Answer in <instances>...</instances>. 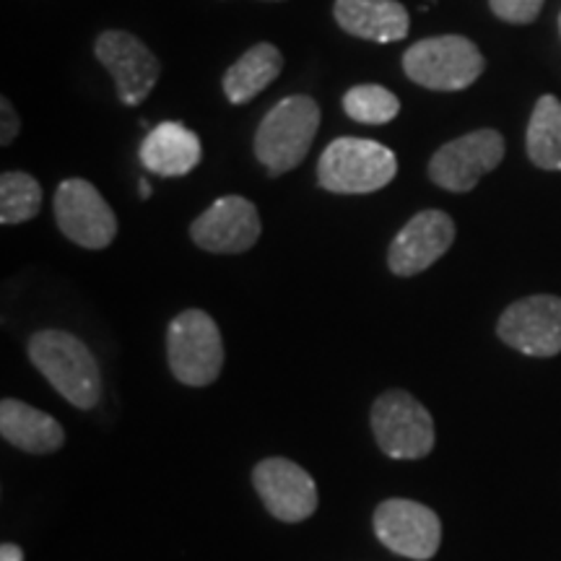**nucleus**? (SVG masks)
<instances>
[{
  "instance_id": "obj_8",
  "label": "nucleus",
  "mask_w": 561,
  "mask_h": 561,
  "mask_svg": "<svg viewBox=\"0 0 561 561\" xmlns=\"http://www.w3.org/2000/svg\"><path fill=\"white\" fill-rule=\"evenodd\" d=\"M504 159L502 133L483 128L466 133L434 151L430 161V180L442 191L471 193L483 174L494 172Z\"/></svg>"
},
{
  "instance_id": "obj_16",
  "label": "nucleus",
  "mask_w": 561,
  "mask_h": 561,
  "mask_svg": "<svg viewBox=\"0 0 561 561\" xmlns=\"http://www.w3.org/2000/svg\"><path fill=\"white\" fill-rule=\"evenodd\" d=\"M201 138L182 123L167 121L149 130L138 149V159L146 170L159 178H182L201 164Z\"/></svg>"
},
{
  "instance_id": "obj_26",
  "label": "nucleus",
  "mask_w": 561,
  "mask_h": 561,
  "mask_svg": "<svg viewBox=\"0 0 561 561\" xmlns=\"http://www.w3.org/2000/svg\"><path fill=\"white\" fill-rule=\"evenodd\" d=\"M559 34H561V16H559Z\"/></svg>"
},
{
  "instance_id": "obj_21",
  "label": "nucleus",
  "mask_w": 561,
  "mask_h": 561,
  "mask_svg": "<svg viewBox=\"0 0 561 561\" xmlns=\"http://www.w3.org/2000/svg\"><path fill=\"white\" fill-rule=\"evenodd\" d=\"M343 110L354 123L385 125L396 121L401 112V100L380 83H359L343 94Z\"/></svg>"
},
{
  "instance_id": "obj_20",
  "label": "nucleus",
  "mask_w": 561,
  "mask_h": 561,
  "mask_svg": "<svg viewBox=\"0 0 561 561\" xmlns=\"http://www.w3.org/2000/svg\"><path fill=\"white\" fill-rule=\"evenodd\" d=\"M42 208L39 182L26 172H3L0 178V224L16 227L32 221Z\"/></svg>"
},
{
  "instance_id": "obj_9",
  "label": "nucleus",
  "mask_w": 561,
  "mask_h": 561,
  "mask_svg": "<svg viewBox=\"0 0 561 561\" xmlns=\"http://www.w3.org/2000/svg\"><path fill=\"white\" fill-rule=\"evenodd\" d=\"M94 55L115 81L117 96L125 107H136L157 87L161 66L157 55L136 34L121 30L102 32L96 37Z\"/></svg>"
},
{
  "instance_id": "obj_24",
  "label": "nucleus",
  "mask_w": 561,
  "mask_h": 561,
  "mask_svg": "<svg viewBox=\"0 0 561 561\" xmlns=\"http://www.w3.org/2000/svg\"><path fill=\"white\" fill-rule=\"evenodd\" d=\"M0 561H24V551L16 543H3L0 546Z\"/></svg>"
},
{
  "instance_id": "obj_22",
  "label": "nucleus",
  "mask_w": 561,
  "mask_h": 561,
  "mask_svg": "<svg viewBox=\"0 0 561 561\" xmlns=\"http://www.w3.org/2000/svg\"><path fill=\"white\" fill-rule=\"evenodd\" d=\"M543 3L546 0H489L494 16L507 24H530L538 19Z\"/></svg>"
},
{
  "instance_id": "obj_17",
  "label": "nucleus",
  "mask_w": 561,
  "mask_h": 561,
  "mask_svg": "<svg viewBox=\"0 0 561 561\" xmlns=\"http://www.w3.org/2000/svg\"><path fill=\"white\" fill-rule=\"evenodd\" d=\"M0 434L9 445L30 455H50L66 442L58 421L16 398H5L0 403Z\"/></svg>"
},
{
  "instance_id": "obj_1",
  "label": "nucleus",
  "mask_w": 561,
  "mask_h": 561,
  "mask_svg": "<svg viewBox=\"0 0 561 561\" xmlns=\"http://www.w3.org/2000/svg\"><path fill=\"white\" fill-rule=\"evenodd\" d=\"M30 362L76 409H94L102 396V375L91 348L73 333L39 331L30 339Z\"/></svg>"
},
{
  "instance_id": "obj_28",
  "label": "nucleus",
  "mask_w": 561,
  "mask_h": 561,
  "mask_svg": "<svg viewBox=\"0 0 561 561\" xmlns=\"http://www.w3.org/2000/svg\"><path fill=\"white\" fill-rule=\"evenodd\" d=\"M271 3H278V0H271Z\"/></svg>"
},
{
  "instance_id": "obj_3",
  "label": "nucleus",
  "mask_w": 561,
  "mask_h": 561,
  "mask_svg": "<svg viewBox=\"0 0 561 561\" xmlns=\"http://www.w3.org/2000/svg\"><path fill=\"white\" fill-rule=\"evenodd\" d=\"M396 174V153L369 138H335L318 161L320 187L335 195L377 193L390 185Z\"/></svg>"
},
{
  "instance_id": "obj_12",
  "label": "nucleus",
  "mask_w": 561,
  "mask_h": 561,
  "mask_svg": "<svg viewBox=\"0 0 561 561\" xmlns=\"http://www.w3.org/2000/svg\"><path fill=\"white\" fill-rule=\"evenodd\" d=\"M263 224L257 208L242 195L214 201L191 224V237L201 250L214 255H242L261 240Z\"/></svg>"
},
{
  "instance_id": "obj_14",
  "label": "nucleus",
  "mask_w": 561,
  "mask_h": 561,
  "mask_svg": "<svg viewBox=\"0 0 561 561\" xmlns=\"http://www.w3.org/2000/svg\"><path fill=\"white\" fill-rule=\"evenodd\" d=\"M455 221L445 210H421L390 242L388 265L396 276H419L453 248Z\"/></svg>"
},
{
  "instance_id": "obj_11",
  "label": "nucleus",
  "mask_w": 561,
  "mask_h": 561,
  "mask_svg": "<svg viewBox=\"0 0 561 561\" xmlns=\"http://www.w3.org/2000/svg\"><path fill=\"white\" fill-rule=\"evenodd\" d=\"M496 335L525 356L561 354V297L536 294L515 301L496 322Z\"/></svg>"
},
{
  "instance_id": "obj_6",
  "label": "nucleus",
  "mask_w": 561,
  "mask_h": 561,
  "mask_svg": "<svg viewBox=\"0 0 561 561\" xmlns=\"http://www.w3.org/2000/svg\"><path fill=\"white\" fill-rule=\"evenodd\" d=\"M371 434L392 460H419L434 450L432 413L411 392L388 390L371 403Z\"/></svg>"
},
{
  "instance_id": "obj_7",
  "label": "nucleus",
  "mask_w": 561,
  "mask_h": 561,
  "mask_svg": "<svg viewBox=\"0 0 561 561\" xmlns=\"http://www.w3.org/2000/svg\"><path fill=\"white\" fill-rule=\"evenodd\" d=\"M55 221L70 242L83 250H104L117 237V216L94 185L81 178L60 182L55 193Z\"/></svg>"
},
{
  "instance_id": "obj_18",
  "label": "nucleus",
  "mask_w": 561,
  "mask_h": 561,
  "mask_svg": "<svg viewBox=\"0 0 561 561\" xmlns=\"http://www.w3.org/2000/svg\"><path fill=\"white\" fill-rule=\"evenodd\" d=\"M280 70H284V55L278 47L271 42H257L227 68L221 89L227 100L240 107V104L252 102L261 91L268 89L280 76Z\"/></svg>"
},
{
  "instance_id": "obj_4",
  "label": "nucleus",
  "mask_w": 561,
  "mask_h": 561,
  "mask_svg": "<svg viewBox=\"0 0 561 561\" xmlns=\"http://www.w3.org/2000/svg\"><path fill=\"white\" fill-rule=\"evenodd\" d=\"M486 68L479 47L460 34L426 37L403 55L405 76L432 91H460L473 87Z\"/></svg>"
},
{
  "instance_id": "obj_23",
  "label": "nucleus",
  "mask_w": 561,
  "mask_h": 561,
  "mask_svg": "<svg viewBox=\"0 0 561 561\" xmlns=\"http://www.w3.org/2000/svg\"><path fill=\"white\" fill-rule=\"evenodd\" d=\"M0 115H3V125H0V146H11V140L19 136L21 130V121L19 112L13 110V104L5 100H0Z\"/></svg>"
},
{
  "instance_id": "obj_27",
  "label": "nucleus",
  "mask_w": 561,
  "mask_h": 561,
  "mask_svg": "<svg viewBox=\"0 0 561 561\" xmlns=\"http://www.w3.org/2000/svg\"><path fill=\"white\" fill-rule=\"evenodd\" d=\"M432 3H437V0H430V5H432Z\"/></svg>"
},
{
  "instance_id": "obj_10",
  "label": "nucleus",
  "mask_w": 561,
  "mask_h": 561,
  "mask_svg": "<svg viewBox=\"0 0 561 561\" xmlns=\"http://www.w3.org/2000/svg\"><path fill=\"white\" fill-rule=\"evenodd\" d=\"M375 533L398 557L426 561L439 551L442 523L437 512L413 500H385L375 510Z\"/></svg>"
},
{
  "instance_id": "obj_13",
  "label": "nucleus",
  "mask_w": 561,
  "mask_h": 561,
  "mask_svg": "<svg viewBox=\"0 0 561 561\" xmlns=\"http://www.w3.org/2000/svg\"><path fill=\"white\" fill-rule=\"evenodd\" d=\"M252 486L265 510L280 523H301L318 510L312 476L286 458H265L252 471Z\"/></svg>"
},
{
  "instance_id": "obj_2",
  "label": "nucleus",
  "mask_w": 561,
  "mask_h": 561,
  "mask_svg": "<svg viewBox=\"0 0 561 561\" xmlns=\"http://www.w3.org/2000/svg\"><path fill=\"white\" fill-rule=\"evenodd\" d=\"M320 130V107L312 96L291 94L268 110L255 130V157L271 178L297 170Z\"/></svg>"
},
{
  "instance_id": "obj_5",
  "label": "nucleus",
  "mask_w": 561,
  "mask_h": 561,
  "mask_svg": "<svg viewBox=\"0 0 561 561\" xmlns=\"http://www.w3.org/2000/svg\"><path fill=\"white\" fill-rule=\"evenodd\" d=\"M167 359L178 382L206 388L224 367V341L216 320L203 310H185L170 322Z\"/></svg>"
},
{
  "instance_id": "obj_19",
  "label": "nucleus",
  "mask_w": 561,
  "mask_h": 561,
  "mask_svg": "<svg viewBox=\"0 0 561 561\" xmlns=\"http://www.w3.org/2000/svg\"><path fill=\"white\" fill-rule=\"evenodd\" d=\"M528 159L538 170L561 172V102L553 94H546L536 102L528 136H525Z\"/></svg>"
},
{
  "instance_id": "obj_15",
  "label": "nucleus",
  "mask_w": 561,
  "mask_h": 561,
  "mask_svg": "<svg viewBox=\"0 0 561 561\" xmlns=\"http://www.w3.org/2000/svg\"><path fill=\"white\" fill-rule=\"evenodd\" d=\"M335 24L356 39L401 42L409 37L411 16L398 0H335Z\"/></svg>"
},
{
  "instance_id": "obj_25",
  "label": "nucleus",
  "mask_w": 561,
  "mask_h": 561,
  "mask_svg": "<svg viewBox=\"0 0 561 561\" xmlns=\"http://www.w3.org/2000/svg\"><path fill=\"white\" fill-rule=\"evenodd\" d=\"M138 193H140V198H151V185H149V180H140L138 182Z\"/></svg>"
}]
</instances>
